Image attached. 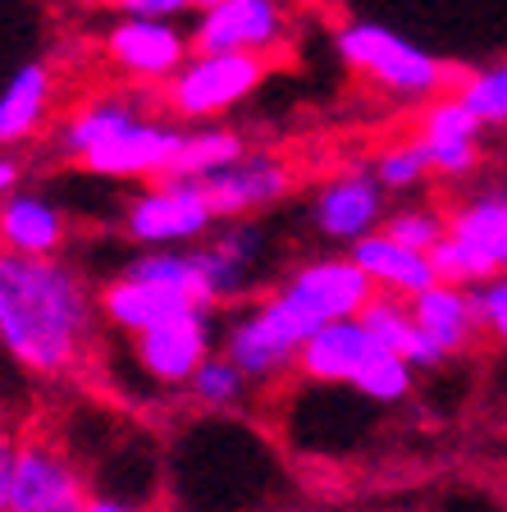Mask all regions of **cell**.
<instances>
[{
    "label": "cell",
    "mask_w": 507,
    "mask_h": 512,
    "mask_svg": "<svg viewBox=\"0 0 507 512\" xmlns=\"http://www.w3.org/2000/svg\"><path fill=\"white\" fill-rule=\"evenodd\" d=\"M96 293L60 256L0 247V348L28 375H74L96 334Z\"/></svg>",
    "instance_id": "obj_1"
},
{
    "label": "cell",
    "mask_w": 507,
    "mask_h": 512,
    "mask_svg": "<svg viewBox=\"0 0 507 512\" xmlns=\"http://www.w3.org/2000/svg\"><path fill=\"white\" fill-rule=\"evenodd\" d=\"M334 46L338 60L348 64L352 74L389 92L393 101H434L453 83V74H448V64L439 55H430L425 46H416L412 37H402L389 23L352 19L338 28Z\"/></svg>",
    "instance_id": "obj_2"
},
{
    "label": "cell",
    "mask_w": 507,
    "mask_h": 512,
    "mask_svg": "<svg viewBox=\"0 0 507 512\" xmlns=\"http://www.w3.org/2000/svg\"><path fill=\"white\" fill-rule=\"evenodd\" d=\"M316 330V320L275 288L224 325L220 352L247 375V384H275L297 371V352Z\"/></svg>",
    "instance_id": "obj_3"
},
{
    "label": "cell",
    "mask_w": 507,
    "mask_h": 512,
    "mask_svg": "<svg viewBox=\"0 0 507 512\" xmlns=\"http://www.w3.org/2000/svg\"><path fill=\"white\" fill-rule=\"evenodd\" d=\"M507 252V188H480L448 211V234L430 252L439 284L480 288L503 270Z\"/></svg>",
    "instance_id": "obj_4"
},
{
    "label": "cell",
    "mask_w": 507,
    "mask_h": 512,
    "mask_svg": "<svg viewBox=\"0 0 507 512\" xmlns=\"http://www.w3.org/2000/svg\"><path fill=\"white\" fill-rule=\"evenodd\" d=\"M265 55L238 51H192L183 69L165 83V110L183 124H215L238 110L265 83Z\"/></svg>",
    "instance_id": "obj_5"
},
{
    "label": "cell",
    "mask_w": 507,
    "mask_h": 512,
    "mask_svg": "<svg viewBox=\"0 0 507 512\" xmlns=\"http://www.w3.org/2000/svg\"><path fill=\"white\" fill-rule=\"evenodd\" d=\"M215 229V211L201 183L156 179L124 211V234L138 247H197Z\"/></svg>",
    "instance_id": "obj_6"
},
{
    "label": "cell",
    "mask_w": 507,
    "mask_h": 512,
    "mask_svg": "<svg viewBox=\"0 0 507 512\" xmlns=\"http://www.w3.org/2000/svg\"><path fill=\"white\" fill-rule=\"evenodd\" d=\"M279 293L288 302H297L316 325H329V320H357L380 288L343 252V256H316V261L293 266L284 275V284H279Z\"/></svg>",
    "instance_id": "obj_7"
},
{
    "label": "cell",
    "mask_w": 507,
    "mask_h": 512,
    "mask_svg": "<svg viewBox=\"0 0 507 512\" xmlns=\"http://www.w3.org/2000/svg\"><path fill=\"white\" fill-rule=\"evenodd\" d=\"M101 46H106L110 64L142 87H165L192 55L188 32L174 19H138V14H119L106 28Z\"/></svg>",
    "instance_id": "obj_8"
},
{
    "label": "cell",
    "mask_w": 507,
    "mask_h": 512,
    "mask_svg": "<svg viewBox=\"0 0 507 512\" xmlns=\"http://www.w3.org/2000/svg\"><path fill=\"white\" fill-rule=\"evenodd\" d=\"M192 51H238V55H270L288 42L284 0H215L201 10L188 32Z\"/></svg>",
    "instance_id": "obj_9"
},
{
    "label": "cell",
    "mask_w": 507,
    "mask_h": 512,
    "mask_svg": "<svg viewBox=\"0 0 507 512\" xmlns=\"http://www.w3.org/2000/svg\"><path fill=\"white\" fill-rule=\"evenodd\" d=\"M211 352H215V320L206 307H192L183 316L156 325V330L133 334V362H138V371L156 384H169V389L188 384L192 371Z\"/></svg>",
    "instance_id": "obj_10"
},
{
    "label": "cell",
    "mask_w": 507,
    "mask_h": 512,
    "mask_svg": "<svg viewBox=\"0 0 507 512\" xmlns=\"http://www.w3.org/2000/svg\"><path fill=\"white\" fill-rule=\"evenodd\" d=\"M183 138H188L183 124L142 115L128 128H119L106 147H96L92 156H83L78 165L87 174H101V179H165L183 151Z\"/></svg>",
    "instance_id": "obj_11"
},
{
    "label": "cell",
    "mask_w": 507,
    "mask_h": 512,
    "mask_svg": "<svg viewBox=\"0 0 507 512\" xmlns=\"http://www.w3.org/2000/svg\"><path fill=\"white\" fill-rule=\"evenodd\" d=\"M389 215V192L375 183L370 165L361 170H348V174H334L325 188L316 192L311 202V229L329 243H343L352 247L357 238L375 234Z\"/></svg>",
    "instance_id": "obj_12"
},
{
    "label": "cell",
    "mask_w": 507,
    "mask_h": 512,
    "mask_svg": "<svg viewBox=\"0 0 507 512\" xmlns=\"http://www.w3.org/2000/svg\"><path fill=\"white\" fill-rule=\"evenodd\" d=\"M83 499H87L83 476L55 444L28 439V444L14 448L10 512H78Z\"/></svg>",
    "instance_id": "obj_13"
},
{
    "label": "cell",
    "mask_w": 507,
    "mask_h": 512,
    "mask_svg": "<svg viewBox=\"0 0 507 512\" xmlns=\"http://www.w3.org/2000/svg\"><path fill=\"white\" fill-rule=\"evenodd\" d=\"M201 192H206L215 220H243V215H256L265 206L284 202L293 192V170L270 151H243L233 165L206 174Z\"/></svg>",
    "instance_id": "obj_14"
},
{
    "label": "cell",
    "mask_w": 507,
    "mask_h": 512,
    "mask_svg": "<svg viewBox=\"0 0 507 512\" xmlns=\"http://www.w3.org/2000/svg\"><path fill=\"white\" fill-rule=\"evenodd\" d=\"M480 133H485V124L466 110L462 96L444 92V96H434V101H425L416 142L430 156V170L439 179H466L480 165Z\"/></svg>",
    "instance_id": "obj_15"
},
{
    "label": "cell",
    "mask_w": 507,
    "mask_h": 512,
    "mask_svg": "<svg viewBox=\"0 0 507 512\" xmlns=\"http://www.w3.org/2000/svg\"><path fill=\"white\" fill-rule=\"evenodd\" d=\"M192 307H197V302L174 293V288L133 279V275H124V270L96 293L101 320H106L110 330L124 334V339H133V334H142V330H156V325H165V320L183 316V311H192Z\"/></svg>",
    "instance_id": "obj_16"
},
{
    "label": "cell",
    "mask_w": 507,
    "mask_h": 512,
    "mask_svg": "<svg viewBox=\"0 0 507 512\" xmlns=\"http://www.w3.org/2000/svg\"><path fill=\"white\" fill-rule=\"evenodd\" d=\"M412 320L416 330L444 352V357H457L466 352L471 343L480 339V302H476V288H453V284H439L434 279L425 293H416L412 302Z\"/></svg>",
    "instance_id": "obj_17"
},
{
    "label": "cell",
    "mask_w": 507,
    "mask_h": 512,
    "mask_svg": "<svg viewBox=\"0 0 507 512\" xmlns=\"http://www.w3.org/2000/svg\"><path fill=\"white\" fill-rule=\"evenodd\" d=\"M55 106V74L46 60L19 64L0 87V151H14L42 133Z\"/></svg>",
    "instance_id": "obj_18"
},
{
    "label": "cell",
    "mask_w": 507,
    "mask_h": 512,
    "mask_svg": "<svg viewBox=\"0 0 507 512\" xmlns=\"http://www.w3.org/2000/svg\"><path fill=\"white\" fill-rule=\"evenodd\" d=\"M64 238H69V220L64 211L42 197V192L14 188L0 202V247L19 256H60Z\"/></svg>",
    "instance_id": "obj_19"
},
{
    "label": "cell",
    "mask_w": 507,
    "mask_h": 512,
    "mask_svg": "<svg viewBox=\"0 0 507 512\" xmlns=\"http://www.w3.org/2000/svg\"><path fill=\"white\" fill-rule=\"evenodd\" d=\"M380 343L366 334L361 320H329L302 343L297 352V375H307L316 384H352V375L366 366V357Z\"/></svg>",
    "instance_id": "obj_20"
},
{
    "label": "cell",
    "mask_w": 507,
    "mask_h": 512,
    "mask_svg": "<svg viewBox=\"0 0 507 512\" xmlns=\"http://www.w3.org/2000/svg\"><path fill=\"white\" fill-rule=\"evenodd\" d=\"M348 256L357 261L361 270H366L370 279H375V288H380V293H393V298H407V302H412L416 293H425V288L434 284L430 256L412 252V247H402L398 238H389L384 229L357 238V243L348 247Z\"/></svg>",
    "instance_id": "obj_21"
},
{
    "label": "cell",
    "mask_w": 507,
    "mask_h": 512,
    "mask_svg": "<svg viewBox=\"0 0 507 512\" xmlns=\"http://www.w3.org/2000/svg\"><path fill=\"white\" fill-rule=\"evenodd\" d=\"M357 320L366 325V334L380 343V348H389V352H398V357H407V366H412L416 375H421V371H439V366L448 362L444 352H439L421 330H416L407 298H393V293H375V298L366 302V311H361Z\"/></svg>",
    "instance_id": "obj_22"
},
{
    "label": "cell",
    "mask_w": 507,
    "mask_h": 512,
    "mask_svg": "<svg viewBox=\"0 0 507 512\" xmlns=\"http://www.w3.org/2000/svg\"><path fill=\"white\" fill-rule=\"evenodd\" d=\"M133 119H142V106L133 101V96L101 92V96H92V101H83V106L60 124V133H55V151L69 156V160H83V156H92L96 147H106L119 128H128Z\"/></svg>",
    "instance_id": "obj_23"
},
{
    "label": "cell",
    "mask_w": 507,
    "mask_h": 512,
    "mask_svg": "<svg viewBox=\"0 0 507 512\" xmlns=\"http://www.w3.org/2000/svg\"><path fill=\"white\" fill-rule=\"evenodd\" d=\"M124 275L147 279V284H160V288H174V293L192 298L197 307L215 311L211 284H206L201 261H197V247H142V252L124 266Z\"/></svg>",
    "instance_id": "obj_24"
},
{
    "label": "cell",
    "mask_w": 507,
    "mask_h": 512,
    "mask_svg": "<svg viewBox=\"0 0 507 512\" xmlns=\"http://www.w3.org/2000/svg\"><path fill=\"white\" fill-rule=\"evenodd\" d=\"M247 151L243 133H233L224 124H201V128H188V138H183V151L174 160V170L165 179H183V183H201L206 174L224 170L233 160Z\"/></svg>",
    "instance_id": "obj_25"
},
{
    "label": "cell",
    "mask_w": 507,
    "mask_h": 512,
    "mask_svg": "<svg viewBox=\"0 0 507 512\" xmlns=\"http://www.w3.org/2000/svg\"><path fill=\"white\" fill-rule=\"evenodd\" d=\"M352 389H357L361 398H370V403L393 407V403H407V398H412L416 371L407 366V357H398V352H389V348H375L366 357V366L352 375Z\"/></svg>",
    "instance_id": "obj_26"
},
{
    "label": "cell",
    "mask_w": 507,
    "mask_h": 512,
    "mask_svg": "<svg viewBox=\"0 0 507 512\" xmlns=\"http://www.w3.org/2000/svg\"><path fill=\"white\" fill-rule=\"evenodd\" d=\"M453 92L466 101V110L485 128H507V60L471 69L453 83Z\"/></svg>",
    "instance_id": "obj_27"
},
{
    "label": "cell",
    "mask_w": 507,
    "mask_h": 512,
    "mask_svg": "<svg viewBox=\"0 0 507 512\" xmlns=\"http://www.w3.org/2000/svg\"><path fill=\"white\" fill-rule=\"evenodd\" d=\"M247 375L238 371V366L224 357V352H211L206 362L192 371V380H188V394L197 398L201 407H211V412H224V407H238L247 398Z\"/></svg>",
    "instance_id": "obj_28"
},
{
    "label": "cell",
    "mask_w": 507,
    "mask_h": 512,
    "mask_svg": "<svg viewBox=\"0 0 507 512\" xmlns=\"http://www.w3.org/2000/svg\"><path fill=\"white\" fill-rule=\"evenodd\" d=\"M380 229L389 238H398L402 247H412V252L430 256L434 247H439V238L448 234V211H439V206H425V202H412V206H398V211L384 215Z\"/></svg>",
    "instance_id": "obj_29"
},
{
    "label": "cell",
    "mask_w": 507,
    "mask_h": 512,
    "mask_svg": "<svg viewBox=\"0 0 507 512\" xmlns=\"http://www.w3.org/2000/svg\"><path fill=\"white\" fill-rule=\"evenodd\" d=\"M370 174H375V183H380L384 192H416L425 188V179H430V156L421 151V142H398V147L380 151V156L370 160Z\"/></svg>",
    "instance_id": "obj_30"
},
{
    "label": "cell",
    "mask_w": 507,
    "mask_h": 512,
    "mask_svg": "<svg viewBox=\"0 0 507 512\" xmlns=\"http://www.w3.org/2000/svg\"><path fill=\"white\" fill-rule=\"evenodd\" d=\"M476 302H480V330L507 348V275L503 270L476 288Z\"/></svg>",
    "instance_id": "obj_31"
},
{
    "label": "cell",
    "mask_w": 507,
    "mask_h": 512,
    "mask_svg": "<svg viewBox=\"0 0 507 512\" xmlns=\"http://www.w3.org/2000/svg\"><path fill=\"white\" fill-rule=\"evenodd\" d=\"M119 14H138V19H179V14H201L215 0H110Z\"/></svg>",
    "instance_id": "obj_32"
},
{
    "label": "cell",
    "mask_w": 507,
    "mask_h": 512,
    "mask_svg": "<svg viewBox=\"0 0 507 512\" xmlns=\"http://www.w3.org/2000/svg\"><path fill=\"white\" fill-rule=\"evenodd\" d=\"M14 439L0 435V512H10V476H14Z\"/></svg>",
    "instance_id": "obj_33"
},
{
    "label": "cell",
    "mask_w": 507,
    "mask_h": 512,
    "mask_svg": "<svg viewBox=\"0 0 507 512\" xmlns=\"http://www.w3.org/2000/svg\"><path fill=\"white\" fill-rule=\"evenodd\" d=\"M19 179H23V160L14 151H0V202L19 188Z\"/></svg>",
    "instance_id": "obj_34"
},
{
    "label": "cell",
    "mask_w": 507,
    "mask_h": 512,
    "mask_svg": "<svg viewBox=\"0 0 507 512\" xmlns=\"http://www.w3.org/2000/svg\"><path fill=\"white\" fill-rule=\"evenodd\" d=\"M78 512H138V508H133V503H124V499H92V494H87Z\"/></svg>",
    "instance_id": "obj_35"
},
{
    "label": "cell",
    "mask_w": 507,
    "mask_h": 512,
    "mask_svg": "<svg viewBox=\"0 0 507 512\" xmlns=\"http://www.w3.org/2000/svg\"><path fill=\"white\" fill-rule=\"evenodd\" d=\"M503 275H507V252H503Z\"/></svg>",
    "instance_id": "obj_36"
}]
</instances>
